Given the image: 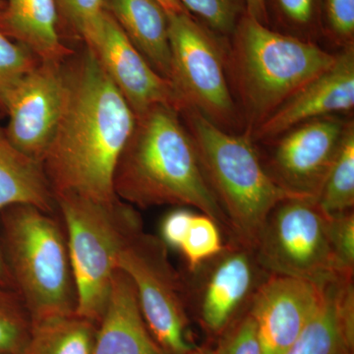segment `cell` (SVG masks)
I'll use <instances>...</instances> for the list:
<instances>
[{
	"instance_id": "11",
	"label": "cell",
	"mask_w": 354,
	"mask_h": 354,
	"mask_svg": "<svg viewBox=\"0 0 354 354\" xmlns=\"http://www.w3.org/2000/svg\"><path fill=\"white\" fill-rule=\"evenodd\" d=\"M64 64L39 62L4 102L7 137L21 152L41 162L64 113L67 92Z\"/></svg>"
},
{
	"instance_id": "24",
	"label": "cell",
	"mask_w": 354,
	"mask_h": 354,
	"mask_svg": "<svg viewBox=\"0 0 354 354\" xmlns=\"http://www.w3.org/2000/svg\"><path fill=\"white\" fill-rule=\"evenodd\" d=\"M31 330V318L19 295L0 286V354L19 353Z\"/></svg>"
},
{
	"instance_id": "31",
	"label": "cell",
	"mask_w": 354,
	"mask_h": 354,
	"mask_svg": "<svg viewBox=\"0 0 354 354\" xmlns=\"http://www.w3.org/2000/svg\"><path fill=\"white\" fill-rule=\"evenodd\" d=\"M330 216V237L342 264L354 271V214L346 212Z\"/></svg>"
},
{
	"instance_id": "17",
	"label": "cell",
	"mask_w": 354,
	"mask_h": 354,
	"mask_svg": "<svg viewBox=\"0 0 354 354\" xmlns=\"http://www.w3.org/2000/svg\"><path fill=\"white\" fill-rule=\"evenodd\" d=\"M92 354H167L147 327L131 279L120 269L114 274Z\"/></svg>"
},
{
	"instance_id": "27",
	"label": "cell",
	"mask_w": 354,
	"mask_h": 354,
	"mask_svg": "<svg viewBox=\"0 0 354 354\" xmlns=\"http://www.w3.org/2000/svg\"><path fill=\"white\" fill-rule=\"evenodd\" d=\"M268 16L288 30L286 34L311 35L322 29V0H265Z\"/></svg>"
},
{
	"instance_id": "25",
	"label": "cell",
	"mask_w": 354,
	"mask_h": 354,
	"mask_svg": "<svg viewBox=\"0 0 354 354\" xmlns=\"http://www.w3.org/2000/svg\"><path fill=\"white\" fill-rule=\"evenodd\" d=\"M195 19L223 38L234 35L239 21L246 15L245 0H180Z\"/></svg>"
},
{
	"instance_id": "30",
	"label": "cell",
	"mask_w": 354,
	"mask_h": 354,
	"mask_svg": "<svg viewBox=\"0 0 354 354\" xmlns=\"http://www.w3.org/2000/svg\"><path fill=\"white\" fill-rule=\"evenodd\" d=\"M322 30L342 48L353 46L354 0H322Z\"/></svg>"
},
{
	"instance_id": "29",
	"label": "cell",
	"mask_w": 354,
	"mask_h": 354,
	"mask_svg": "<svg viewBox=\"0 0 354 354\" xmlns=\"http://www.w3.org/2000/svg\"><path fill=\"white\" fill-rule=\"evenodd\" d=\"M214 354H262L259 332L250 310H247L220 335Z\"/></svg>"
},
{
	"instance_id": "8",
	"label": "cell",
	"mask_w": 354,
	"mask_h": 354,
	"mask_svg": "<svg viewBox=\"0 0 354 354\" xmlns=\"http://www.w3.org/2000/svg\"><path fill=\"white\" fill-rule=\"evenodd\" d=\"M172 88L183 109H196L218 127L237 121L225 75L223 37L209 30L187 11L167 13Z\"/></svg>"
},
{
	"instance_id": "36",
	"label": "cell",
	"mask_w": 354,
	"mask_h": 354,
	"mask_svg": "<svg viewBox=\"0 0 354 354\" xmlns=\"http://www.w3.org/2000/svg\"><path fill=\"white\" fill-rule=\"evenodd\" d=\"M187 354H214V351L213 349L196 348V346H195V348Z\"/></svg>"
},
{
	"instance_id": "37",
	"label": "cell",
	"mask_w": 354,
	"mask_h": 354,
	"mask_svg": "<svg viewBox=\"0 0 354 354\" xmlns=\"http://www.w3.org/2000/svg\"><path fill=\"white\" fill-rule=\"evenodd\" d=\"M4 4H6V0H0V9L4 6Z\"/></svg>"
},
{
	"instance_id": "34",
	"label": "cell",
	"mask_w": 354,
	"mask_h": 354,
	"mask_svg": "<svg viewBox=\"0 0 354 354\" xmlns=\"http://www.w3.org/2000/svg\"><path fill=\"white\" fill-rule=\"evenodd\" d=\"M0 286L15 290L12 278H11L6 259H4L3 253H2L1 247H0Z\"/></svg>"
},
{
	"instance_id": "15",
	"label": "cell",
	"mask_w": 354,
	"mask_h": 354,
	"mask_svg": "<svg viewBox=\"0 0 354 354\" xmlns=\"http://www.w3.org/2000/svg\"><path fill=\"white\" fill-rule=\"evenodd\" d=\"M354 46L337 55L335 64L283 102L252 132L253 139L272 140L315 118L353 111Z\"/></svg>"
},
{
	"instance_id": "5",
	"label": "cell",
	"mask_w": 354,
	"mask_h": 354,
	"mask_svg": "<svg viewBox=\"0 0 354 354\" xmlns=\"http://www.w3.org/2000/svg\"><path fill=\"white\" fill-rule=\"evenodd\" d=\"M57 221L31 205L0 212V247L32 324L76 314L68 243Z\"/></svg>"
},
{
	"instance_id": "28",
	"label": "cell",
	"mask_w": 354,
	"mask_h": 354,
	"mask_svg": "<svg viewBox=\"0 0 354 354\" xmlns=\"http://www.w3.org/2000/svg\"><path fill=\"white\" fill-rule=\"evenodd\" d=\"M41 62L31 50L0 31V114L4 116L7 95Z\"/></svg>"
},
{
	"instance_id": "26",
	"label": "cell",
	"mask_w": 354,
	"mask_h": 354,
	"mask_svg": "<svg viewBox=\"0 0 354 354\" xmlns=\"http://www.w3.org/2000/svg\"><path fill=\"white\" fill-rule=\"evenodd\" d=\"M223 246L221 230L215 221L204 214H194L179 251L190 272L220 253Z\"/></svg>"
},
{
	"instance_id": "3",
	"label": "cell",
	"mask_w": 354,
	"mask_h": 354,
	"mask_svg": "<svg viewBox=\"0 0 354 354\" xmlns=\"http://www.w3.org/2000/svg\"><path fill=\"white\" fill-rule=\"evenodd\" d=\"M180 114L185 118L209 187L230 223V239L254 249L272 209L297 196L268 172L249 130L232 134L196 109H185Z\"/></svg>"
},
{
	"instance_id": "4",
	"label": "cell",
	"mask_w": 354,
	"mask_h": 354,
	"mask_svg": "<svg viewBox=\"0 0 354 354\" xmlns=\"http://www.w3.org/2000/svg\"><path fill=\"white\" fill-rule=\"evenodd\" d=\"M230 38V65L251 134L337 58L308 39L272 30L247 14Z\"/></svg>"
},
{
	"instance_id": "13",
	"label": "cell",
	"mask_w": 354,
	"mask_h": 354,
	"mask_svg": "<svg viewBox=\"0 0 354 354\" xmlns=\"http://www.w3.org/2000/svg\"><path fill=\"white\" fill-rule=\"evenodd\" d=\"M88 48L93 51L135 116L160 104L181 113L183 106L171 83L151 66L108 11L104 14L101 32Z\"/></svg>"
},
{
	"instance_id": "2",
	"label": "cell",
	"mask_w": 354,
	"mask_h": 354,
	"mask_svg": "<svg viewBox=\"0 0 354 354\" xmlns=\"http://www.w3.org/2000/svg\"><path fill=\"white\" fill-rule=\"evenodd\" d=\"M116 197L142 209L192 207L215 221L227 239L230 223L209 187L189 131L180 113L153 106L136 116L131 136L113 177Z\"/></svg>"
},
{
	"instance_id": "20",
	"label": "cell",
	"mask_w": 354,
	"mask_h": 354,
	"mask_svg": "<svg viewBox=\"0 0 354 354\" xmlns=\"http://www.w3.org/2000/svg\"><path fill=\"white\" fill-rule=\"evenodd\" d=\"M16 205H31L51 215L57 209L41 162L16 148L0 127V212Z\"/></svg>"
},
{
	"instance_id": "12",
	"label": "cell",
	"mask_w": 354,
	"mask_h": 354,
	"mask_svg": "<svg viewBox=\"0 0 354 354\" xmlns=\"http://www.w3.org/2000/svg\"><path fill=\"white\" fill-rule=\"evenodd\" d=\"M346 127L341 118L329 115L291 128L277 144L268 172L295 196L317 199Z\"/></svg>"
},
{
	"instance_id": "16",
	"label": "cell",
	"mask_w": 354,
	"mask_h": 354,
	"mask_svg": "<svg viewBox=\"0 0 354 354\" xmlns=\"http://www.w3.org/2000/svg\"><path fill=\"white\" fill-rule=\"evenodd\" d=\"M353 277L324 283L322 297L301 334L286 354H353Z\"/></svg>"
},
{
	"instance_id": "1",
	"label": "cell",
	"mask_w": 354,
	"mask_h": 354,
	"mask_svg": "<svg viewBox=\"0 0 354 354\" xmlns=\"http://www.w3.org/2000/svg\"><path fill=\"white\" fill-rule=\"evenodd\" d=\"M64 68L66 99L41 160L44 174L55 198L113 202L116 165L136 116L90 48L75 51Z\"/></svg>"
},
{
	"instance_id": "22",
	"label": "cell",
	"mask_w": 354,
	"mask_h": 354,
	"mask_svg": "<svg viewBox=\"0 0 354 354\" xmlns=\"http://www.w3.org/2000/svg\"><path fill=\"white\" fill-rule=\"evenodd\" d=\"M319 206L328 215L353 211L354 207V127L346 123L339 150L320 193Z\"/></svg>"
},
{
	"instance_id": "32",
	"label": "cell",
	"mask_w": 354,
	"mask_h": 354,
	"mask_svg": "<svg viewBox=\"0 0 354 354\" xmlns=\"http://www.w3.org/2000/svg\"><path fill=\"white\" fill-rule=\"evenodd\" d=\"M194 213L189 209L178 208L167 214L160 225V237L167 248L179 250L189 228Z\"/></svg>"
},
{
	"instance_id": "33",
	"label": "cell",
	"mask_w": 354,
	"mask_h": 354,
	"mask_svg": "<svg viewBox=\"0 0 354 354\" xmlns=\"http://www.w3.org/2000/svg\"><path fill=\"white\" fill-rule=\"evenodd\" d=\"M247 15L259 21L266 26H270L269 16L265 0H245Z\"/></svg>"
},
{
	"instance_id": "9",
	"label": "cell",
	"mask_w": 354,
	"mask_h": 354,
	"mask_svg": "<svg viewBox=\"0 0 354 354\" xmlns=\"http://www.w3.org/2000/svg\"><path fill=\"white\" fill-rule=\"evenodd\" d=\"M118 269L131 279L144 321L162 351L190 353L195 346L188 335L183 274L162 239L144 230L134 235L118 254Z\"/></svg>"
},
{
	"instance_id": "35",
	"label": "cell",
	"mask_w": 354,
	"mask_h": 354,
	"mask_svg": "<svg viewBox=\"0 0 354 354\" xmlns=\"http://www.w3.org/2000/svg\"><path fill=\"white\" fill-rule=\"evenodd\" d=\"M167 13H178L186 11L181 4L180 0H156Z\"/></svg>"
},
{
	"instance_id": "19",
	"label": "cell",
	"mask_w": 354,
	"mask_h": 354,
	"mask_svg": "<svg viewBox=\"0 0 354 354\" xmlns=\"http://www.w3.org/2000/svg\"><path fill=\"white\" fill-rule=\"evenodd\" d=\"M104 8L160 76L171 78L167 12L156 0H104Z\"/></svg>"
},
{
	"instance_id": "18",
	"label": "cell",
	"mask_w": 354,
	"mask_h": 354,
	"mask_svg": "<svg viewBox=\"0 0 354 354\" xmlns=\"http://www.w3.org/2000/svg\"><path fill=\"white\" fill-rule=\"evenodd\" d=\"M0 31L41 62L64 64L75 53L60 36L55 0H6Z\"/></svg>"
},
{
	"instance_id": "14",
	"label": "cell",
	"mask_w": 354,
	"mask_h": 354,
	"mask_svg": "<svg viewBox=\"0 0 354 354\" xmlns=\"http://www.w3.org/2000/svg\"><path fill=\"white\" fill-rule=\"evenodd\" d=\"M323 285L271 274L249 310L258 326L262 354H286L297 342L322 297Z\"/></svg>"
},
{
	"instance_id": "6",
	"label": "cell",
	"mask_w": 354,
	"mask_h": 354,
	"mask_svg": "<svg viewBox=\"0 0 354 354\" xmlns=\"http://www.w3.org/2000/svg\"><path fill=\"white\" fill-rule=\"evenodd\" d=\"M55 202L68 243L76 314L99 325L118 270V254L144 230L143 221L134 207L120 198L106 203L65 195L55 197Z\"/></svg>"
},
{
	"instance_id": "38",
	"label": "cell",
	"mask_w": 354,
	"mask_h": 354,
	"mask_svg": "<svg viewBox=\"0 0 354 354\" xmlns=\"http://www.w3.org/2000/svg\"><path fill=\"white\" fill-rule=\"evenodd\" d=\"M2 118V115H1V114H0V118Z\"/></svg>"
},
{
	"instance_id": "23",
	"label": "cell",
	"mask_w": 354,
	"mask_h": 354,
	"mask_svg": "<svg viewBox=\"0 0 354 354\" xmlns=\"http://www.w3.org/2000/svg\"><path fill=\"white\" fill-rule=\"evenodd\" d=\"M55 3L60 36L64 43L70 41L90 48L104 24V0H55Z\"/></svg>"
},
{
	"instance_id": "10",
	"label": "cell",
	"mask_w": 354,
	"mask_h": 354,
	"mask_svg": "<svg viewBox=\"0 0 354 354\" xmlns=\"http://www.w3.org/2000/svg\"><path fill=\"white\" fill-rule=\"evenodd\" d=\"M183 274L186 308L194 310L209 334L220 335L248 310L271 276L251 247L228 239L220 253Z\"/></svg>"
},
{
	"instance_id": "7",
	"label": "cell",
	"mask_w": 354,
	"mask_h": 354,
	"mask_svg": "<svg viewBox=\"0 0 354 354\" xmlns=\"http://www.w3.org/2000/svg\"><path fill=\"white\" fill-rule=\"evenodd\" d=\"M330 223V215L313 198L279 202L266 218L254 246L260 265L269 274L319 286L353 277L335 253Z\"/></svg>"
},
{
	"instance_id": "21",
	"label": "cell",
	"mask_w": 354,
	"mask_h": 354,
	"mask_svg": "<svg viewBox=\"0 0 354 354\" xmlns=\"http://www.w3.org/2000/svg\"><path fill=\"white\" fill-rule=\"evenodd\" d=\"M97 325L73 314L32 324L18 354H92Z\"/></svg>"
}]
</instances>
